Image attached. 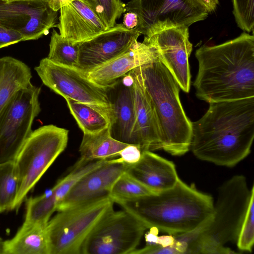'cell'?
<instances>
[{"label":"cell","mask_w":254,"mask_h":254,"mask_svg":"<svg viewBox=\"0 0 254 254\" xmlns=\"http://www.w3.org/2000/svg\"><path fill=\"white\" fill-rule=\"evenodd\" d=\"M192 122L190 148L198 159L233 167L250 153L254 138V97L212 102Z\"/></svg>","instance_id":"cell-1"},{"label":"cell","mask_w":254,"mask_h":254,"mask_svg":"<svg viewBox=\"0 0 254 254\" xmlns=\"http://www.w3.org/2000/svg\"><path fill=\"white\" fill-rule=\"evenodd\" d=\"M193 82L197 98L208 103L254 97V36L244 32L219 45H203Z\"/></svg>","instance_id":"cell-2"},{"label":"cell","mask_w":254,"mask_h":254,"mask_svg":"<svg viewBox=\"0 0 254 254\" xmlns=\"http://www.w3.org/2000/svg\"><path fill=\"white\" fill-rule=\"evenodd\" d=\"M212 197L179 179L172 188L119 204L146 227L169 235L192 231L208 222L214 209Z\"/></svg>","instance_id":"cell-3"},{"label":"cell","mask_w":254,"mask_h":254,"mask_svg":"<svg viewBox=\"0 0 254 254\" xmlns=\"http://www.w3.org/2000/svg\"><path fill=\"white\" fill-rule=\"evenodd\" d=\"M140 68L157 115L162 149L174 156L185 154L190 148L192 122L181 104L178 84L159 59Z\"/></svg>","instance_id":"cell-4"},{"label":"cell","mask_w":254,"mask_h":254,"mask_svg":"<svg viewBox=\"0 0 254 254\" xmlns=\"http://www.w3.org/2000/svg\"><path fill=\"white\" fill-rule=\"evenodd\" d=\"M246 178L233 176L219 187L210 220L201 227L192 254L236 253L225 245L236 242L252 192Z\"/></svg>","instance_id":"cell-5"},{"label":"cell","mask_w":254,"mask_h":254,"mask_svg":"<svg viewBox=\"0 0 254 254\" xmlns=\"http://www.w3.org/2000/svg\"><path fill=\"white\" fill-rule=\"evenodd\" d=\"M69 130L54 125L33 130L15 160L20 186L13 209L18 210L28 193L65 150Z\"/></svg>","instance_id":"cell-6"},{"label":"cell","mask_w":254,"mask_h":254,"mask_svg":"<svg viewBox=\"0 0 254 254\" xmlns=\"http://www.w3.org/2000/svg\"><path fill=\"white\" fill-rule=\"evenodd\" d=\"M114 203L105 195L58 211L46 227L50 254H80L85 240Z\"/></svg>","instance_id":"cell-7"},{"label":"cell","mask_w":254,"mask_h":254,"mask_svg":"<svg viewBox=\"0 0 254 254\" xmlns=\"http://www.w3.org/2000/svg\"><path fill=\"white\" fill-rule=\"evenodd\" d=\"M41 88L31 83L19 90L0 114V163L15 161L41 112Z\"/></svg>","instance_id":"cell-8"},{"label":"cell","mask_w":254,"mask_h":254,"mask_svg":"<svg viewBox=\"0 0 254 254\" xmlns=\"http://www.w3.org/2000/svg\"><path fill=\"white\" fill-rule=\"evenodd\" d=\"M146 229L129 212L113 208L96 224L84 242L80 254H132Z\"/></svg>","instance_id":"cell-9"},{"label":"cell","mask_w":254,"mask_h":254,"mask_svg":"<svg viewBox=\"0 0 254 254\" xmlns=\"http://www.w3.org/2000/svg\"><path fill=\"white\" fill-rule=\"evenodd\" d=\"M125 7L126 11L137 14L136 29L144 36L165 28L189 27L208 15L193 0H131Z\"/></svg>","instance_id":"cell-10"},{"label":"cell","mask_w":254,"mask_h":254,"mask_svg":"<svg viewBox=\"0 0 254 254\" xmlns=\"http://www.w3.org/2000/svg\"><path fill=\"white\" fill-rule=\"evenodd\" d=\"M34 69L45 86L64 99L112 108L109 88L92 82L79 69L57 64L47 57Z\"/></svg>","instance_id":"cell-11"},{"label":"cell","mask_w":254,"mask_h":254,"mask_svg":"<svg viewBox=\"0 0 254 254\" xmlns=\"http://www.w3.org/2000/svg\"><path fill=\"white\" fill-rule=\"evenodd\" d=\"M58 12L45 0H0V26L37 40L56 27Z\"/></svg>","instance_id":"cell-12"},{"label":"cell","mask_w":254,"mask_h":254,"mask_svg":"<svg viewBox=\"0 0 254 254\" xmlns=\"http://www.w3.org/2000/svg\"><path fill=\"white\" fill-rule=\"evenodd\" d=\"M157 50L158 59L171 73L181 89L189 93L191 74L189 62L192 45L189 27L180 26L157 30L144 36Z\"/></svg>","instance_id":"cell-13"},{"label":"cell","mask_w":254,"mask_h":254,"mask_svg":"<svg viewBox=\"0 0 254 254\" xmlns=\"http://www.w3.org/2000/svg\"><path fill=\"white\" fill-rule=\"evenodd\" d=\"M140 33L136 28L127 29L116 24L94 37L79 43L78 68L86 72L115 59L128 50Z\"/></svg>","instance_id":"cell-14"},{"label":"cell","mask_w":254,"mask_h":254,"mask_svg":"<svg viewBox=\"0 0 254 254\" xmlns=\"http://www.w3.org/2000/svg\"><path fill=\"white\" fill-rule=\"evenodd\" d=\"M127 165L117 159H109L89 172L74 185L59 204L57 211L108 195L116 181L126 171Z\"/></svg>","instance_id":"cell-15"},{"label":"cell","mask_w":254,"mask_h":254,"mask_svg":"<svg viewBox=\"0 0 254 254\" xmlns=\"http://www.w3.org/2000/svg\"><path fill=\"white\" fill-rule=\"evenodd\" d=\"M157 59L155 47L144 38L142 42L137 41L127 52L85 74L99 86L112 88L132 69Z\"/></svg>","instance_id":"cell-16"},{"label":"cell","mask_w":254,"mask_h":254,"mask_svg":"<svg viewBox=\"0 0 254 254\" xmlns=\"http://www.w3.org/2000/svg\"><path fill=\"white\" fill-rule=\"evenodd\" d=\"M61 36L73 43L88 40L108 29L85 0H74L60 9Z\"/></svg>","instance_id":"cell-17"},{"label":"cell","mask_w":254,"mask_h":254,"mask_svg":"<svg viewBox=\"0 0 254 254\" xmlns=\"http://www.w3.org/2000/svg\"><path fill=\"white\" fill-rule=\"evenodd\" d=\"M129 73L133 80L138 146L142 152L162 149L161 130L157 115L144 87L140 66Z\"/></svg>","instance_id":"cell-18"},{"label":"cell","mask_w":254,"mask_h":254,"mask_svg":"<svg viewBox=\"0 0 254 254\" xmlns=\"http://www.w3.org/2000/svg\"><path fill=\"white\" fill-rule=\"evenodd\" d=\"M126 172L154 193L172 188L180 179L173 162L150 151H142L139 160L127 165Z\"/></svg>","instance_id":"cell-19"},{"label":"cell","mask_w":254,"mask_h":254,"mask_svg":"<svg viewBox=\"0 0 254 254\" xmlns=\"http://www.w3.org/2000/svg\"><path fill=\"white\" fill-rule=\"evenodd\" d=\"M116 84L117 90L114 97L109 96L113 114L111 126L112 136L122 142L138 146L132 84L128 85L123 82L121 84L119 80L117 83L118 88Z\"/></svg>","instance_id":"cell-20"},{"label":"cell","mask_w":254,"mask_h":254,"mask_svg":"<svg viewBox=\"0 0 254 254\" xmlns=\"http://www.w3.org/2000/svg\"><path fill=\"white\" fill-rule=\"evenodd\" d=\"M30 68L11 57L0 58V114L14 96L31 82Z\"/></svg>","instance_id":"cell-21"},{"label":"cell","mask_w":254,"mask_h":254,"mask_svg":"<svg viewBox=\"0 0 254 254\" xmlns=\"http://www.w3.org/2000/svg\"><path fill=\"white\" fill-rule=\"evenodd\" d=\"M46 227L23 223L12 239L4 241L5 254H50Z\"/></svg>","instance_id":"cell-22"},{"label":"cell","mask_w":254,"mask_h":254,"mask_svg":"<svg viewBox=\"0 0 254 254\" xmlns=\"http://www.w3.org/2000/svg\"><path fill=\"white\" fill-rule=\"evenodd\" d=\"M128 144L114 138L111 127L96 133L83 134L79 148V160L87 163L119 157L120 152Z\"/></svg>","instance_id":"cell-23"},{"label":"cell","mask_w":254,"mask_h":254,"mask_svg":"<svg viewBox=\"0 0 254 254\" xmlns=\"http://www.w3.org/2000/svg\"><path fill=\"white\" fill-rule=\"evenodd\" d=\"M69 111L83 134L94 133L111 126L112 108L65 99Z\"/></svg>","instance_id":"cell-24"},{"label":"cell","mask_w":254,"mask_h":254,"mask_svg":"<svg viewBox=\"0 0 254 254\" xmlns=\"http://www.w3.org/2000/svg\"><path fill=\"white\" fill-rule=\"evenodd\" d=\"M19 186L15 161L0 163V213L13 209Z\"/></svg>","instance_id":"cell-25"},{"label":"cell","mask_w":254,"mask_h":254,"mask_svg":"<svg viewBox=\"0 0 254 254\" xmlns=\"http://www.w3.org/2000/svg\"><path fill=\"white\" fill-rule=\"evenodd\" d=\"M49 47V60L63 65L78 68L79 43L70 41L53 29Z\"/></svg>","instance_id":"cell-26"},{"label":"cell","mask_w":254,"mask_h":254,"mask_svg":"<svg viewBox=\"0 0 254 254\" xmlns=\"http://www.w3.org/2000/svg\"><path fill=\"white\" fill-rule=\"evenodd\" d=\"M152 194L155 193L125 171L116 181L108 196L119 204Z\"/></svg>","instance_id":"cell-27"},{"label":"cell","mask_w":254,"mask_h":254,"mask_svg":"<svg viewBox=\"0 0 254 254\" xmlns=\"http://www.w3.org/2000/svg\"><path fill=\"white\" fill-rule=\"evenodd\" d=\"M57 205L50 192L36 197H31L26 202L24 223L47 225Z\"/></svg>","instance_id":"cell-28"},{"label":"cell","mask_w":254,"mask_h":254,"mask_svg":"<svg viewBox=\"0 0 254 254\" xmlns=\"http://www.w3.org/2000/svg\"><path fill=\"white\" fill-rule=\"evenodd\" d=\"M98 15L107 29L113 27L116 20L126 11L121 0H85Z\"/></svg>","instance_id":"cell-29"},{"label":"cell","mask_w":254,"mask_h":254,"mask_svg":"<svg viewBox=\"0 0 254 254\" xmlns=\"http://www.w3.org/2000/svg\"><path fill=\"white\" fill-rule=\"evenodd\" d=\"M236 242L240 251H252L254 243V190L252 193Z\"/></svg>","instance_id":"cell-30"},{"label":"cell","mask_w":254,"mask_h":254,"mask_svg":"<svg viewBox=\"0 0 254 254\" xmlns=\"http://www.w3.org/2000/svg\"><path fill=\"white\" fill-rule=\"evenodd\" d=\"M233 13L238 26L244 32L254 28V0H232Z\"/></svg>","instance_id":"cell-31"},{"label":"cell","mask_w":254,"mask_h":254,"mask_svg":"<svg viewBox=\"0 0 254 254\" xmlns=\"http://www.w3.org/2000/svg\"><path fill=\"white\" fill-rule=\"evenodd\" d=\"M142 152L138 146L128 144L120 152L117 160L126 164H133L139 160Z\"/></svg>","instance_id":"cell-32"},{"label":"cell","mask_w":254,"mask_h":254,"mask_svg":"<svg viewBox=\"0 0 254 254\" xmlns=\"http://www.w3.org/2000/svg\"><path fill=\"white\" fill-rule=\"evenodd\" d=\"M23 41L24 38L20 33L0 26V49Z\"/></svg>","instance_id":"cell-33"},{"label":"cell","mask_w":254,"mask_h":254,"mask_svg":"<svg viewBox=\"0 0 254 254\" xmlns=\"http://www.w3.org/2000/svg\"><path fill=\"white\" fill-rule=\"evenodd\" d=\"M123 25L127 29L136 28L138 24V17L136 13L128 11L124 15Z\"/></svg>","instance_id":"cell-34"},{"label":"cell","mask_w":254,"mask_h":254,"mask_svg":"<svg viewBox=\"0 0 254 254\" xmlns=\"http://www.w3.org/2000/svg\"><path fill=\"white\" fill-rule=\"evenodd\" d=\"M196 4L208 14L213 12L219 4V0H193Z\"/></svg>","instance_id":"cell-35"},{"label":"cell","mask_w":254,"mask_h":254,"mask_svg":"<svg viewBox=\"0 0 254 254\" xmlns=\"http://www.w3.org/2000/svg\"><path fill=\"white\" fill-rule=\"evenodd\" d=\"M74 0H49L48 3L51 8L55 11H58L61 7Z\"/></svg>","instance_id":"cell-36"},{"label":"cell","mask_w":254,"mask_h":254,"mask_svg":"<svg viewBox=\"0 0 254 254\" xmlns=\"http://www.w3.org/2000/svg\"><path fill=\"white\" fill-rule=\"evenodd\" d=\"M0 254H5L4 251V241L0 237Z\"/></svg>","instance_id":"cell-37"},{"label":"cell","mask_w":254,"mask_h":254,"mask_svg":"<svg viewBox=\"0 0 254 254\" xmlns=\"http://www.w3.org/2000/svg\"><path fill=\"white\" fill-rule=\"evenodd\" d=\"M46 0V1H48V0Z\"/></svg>","instance_id":"cell-38"},{"label":"cell","mask_w":254,"mask_h":254,"mask_svg":"<svg viewBox=\"0 0 254 254\" xmlns=\"http://www.w3.org/2000/svg\"></svg>","instance_id":"cell-39"}]
</instances>
